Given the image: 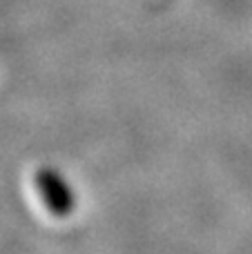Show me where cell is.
Here are the masks:
<instances>
[{
	"label": "cell",
	"mask_w": 252,
	"mask_h": 254,
	"mask_svg": "<svg viewBox=\"0 0 252 254\" xmlns=\"http://www.w3.org/2000/svg\"><path fill=\"white\" fill-rule=\"evenodd\" d=\"M36 185H38L40 198H43L45 207L52 212L54 216L63 219L74 212V194H71L69 185L61 179L56 170H40L36 176Z\"/></svg>",
	"instance_id": "6da1fadb"
}]
</instances>
